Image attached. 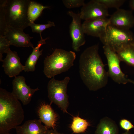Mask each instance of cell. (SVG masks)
I'll return each mask as SVG.
<instances>
[{"instance_id": "obj_1", "label": "cell", "mask_w": 134, "mask_h": 134, "mask_svg": "<svg viewBox=\"0 0 134 134\" xmlns=\"http://www.w3.org/2000/svg\"><path fill=\"white\" fill-rule=\"evenodd\" d=\"M99 45L85 49L79 61V73L81 79L89 89L96 91L105 87L109 77L99 53Z\"/></svg>"}, {"instance_id": "obj_2", "label": "cell", "mask_w": 134, "mask_h": 134, "mask_svg": "<svg viewBox=\"0 0 134 134\" xmlns=\"http://www.w3.org/2000/svg\"><path fill=\"white\" fill-rule=\"evenodd\" d=\"M24 118L20 102L12 92L0 88V134L9 132L22 123Z\"/></svg>"}, {"instance_id": "obj_3", "label": "cell", "mask_w": 134, "mask_h": 134, "mask_svg": "<svg viewBox=\"0 0 134 134\" xmlns=\"http://www.w3.org/2000/svg\"><path fill=\"white\" fill-rule=\"evenodd\" d=\"M75 53L56 48L51 54L46 57L44 61L43 72L48 78L54 77L56 75L66 72L74 65Z\"/></svg>"}, {"instance_id": "obj_4", "label": "cell", "mask_w": 134, "mask_h": 134, "mask_svg": "<svg viewBox=\"0 0 134 134\" xmlns=\"http://www.w3.org/2000/svg\"><path fill=\"white\" fill-rule=\"evenodd\" d=\"M30 0H7L5 5L7 26L24 30L29 26L28 9Z\"/></svg>"}, {"instance_id": "obj_5", "label": "cell", "mask_w": 134, "mask_h": 134, "mask_svg": "<svg viewBox=\"0 0 134 134\" xmlns=\"http://www.w3.org/2000/svg\"><path fill=\"white\" fill-rule=\"evenodd\" d=\"M99 38L104 45L108 46L116 52L125 46L134 43V35L130 29L110 24Z\"/></svg>"}, {"instance_id": "obj_6", "label": "cell", "mask_w": 134, "mask_h": 134, "mask_svg": "<svg viewBox=\"0 0 134 134\" xmlns=\"http://www.w3.org/2000/svg\"><path fill=\"white\" fill-rule=\"evenodd\" d=\"M70 80L66 76L62 80L52 78L47 85L48 97L51 103L57 105L64 113H68V96L67 93V86Z\"/></svg>"}, {"instance_id": "obj_7", "label": "cell", "mask_w": 134, "mask_h": 134, "mask_svg": "<svg viewBox=\"0 0 134 134\" xmlns=\"http://www.w3.org/2000/svg\"><path fill=\"white\" fill-rule=\"evenodd\" d=\"M103 48L107 62L108 76L118 84H134V81L128 78L121 70L120 66L121 61L116 53L107 45H104Z\"/></svg>"}, {"instance_id": "obj_8", "label": "cell", "mask_w": 134, "mask_h": 134, "mask_svg": "<svg viewBox=\"0 0 134 134\" xmlns=\"http://www.w3.org/2000/svg\"><path fill=\"white\" fill-rule=\"evenodd\" d=\"M68 14L72 19L69 27V32L72 43V47L76 52L80 51V47L85 43V33L83 31L81 19L79 13L76 14L71 11Z\"/></svg>"}, {"instance_id": "obj_9", "label": "cell", "mask_w": 134, "mask_h": 134, "mask_svg": "<svg viewBox=\"0 0 134 134\" xmlns=\"http://www.w3.org/2000/svg\"><path fill=\"white\" fill-rule=\"evenodd\" d=\"M12 93L17 99L21 101L24 105L28 104L31 101L35 93L39 90L37 88H31L26 83L25 77L19 76L15 77L12 82Z\"/></svg>"}, {"instance_id": "obj_10", "label": "cell", "mask_w": 134, "mask_h": 134, "mask_svg": "<svg viewBox=\"0 0 134 134\" xmlns=\"http://www.w3.org/2000/svg\"><path fill=\"white\" fill-rule=\"evenodd\" d=\"M85 21L94 19L106 18L109 15L107 8L97 0H92L82 7L79 13Z\"/></svg>"}, {"instance_id": "obj_11", "label": "cell", "mask_w": 134, "mask_h": 134, "mask_svg": "<svg viewBox=\"0 0 134 134\" xmlns=\"http://www.w3.org/2000/svg\"><path fill=\"white\" fill-rule=\"evenodd\" d=\"M4 36L9 41L10 45L17 47H31L34 48L31 40L33 37L25 34L21 29L7 26Z\"/></svg>"}, {"instance_id": "obj_12", "label": "cell", "mask_w": 134, "mask_h": 134, "mask_svg": "<svg viewBox=\"0 0 134 134\" xmlns=\"http://www.w3.org/2000/svg\"><path fill=\"white\" fill-rule=\"evenodd\" d=\"M110 24L109 18H101L85 20L82 24L85 34L100 38L105 32Z\"/></svg>"}, {"instance_id": "obj_13", "label": "cell", "mask_w": 134, "mask_h": 134, "mask_svg": "<svg viewBox=\"0 0 134 134\" xmlns=\"http://www.w3.org/2000/svg\"><path fill=\"white\" fill-rule=\"evenodd\" d=\"M6 54V57L2 62L4 72L9 77H15L24 71L25 66L21 63L16 52L10 49Z\"/></svg>"}, {"instance_id": "obj_14", "label": "cell", "mask_w": 134, "mask_h": 134, "mask_svg": "<svg viewBox=\"0 0 134 134\" xmlns=\"http://www.w3.org/2000/svg\"><path fill=\"white\" fill-rule=\"evenodd\" d=\"M109 19L110 25L117 27L130 29L134 26V16L132 10L117 9Z\"/></svg>"}, {"instance_id": "obj_15", "label": "cell", "mask_w": 134, "mask_h": 134, "mask_svg": "<svg viewBox=\"0 0 134 134\" xmlns=\"http://www.w3.org/2000/svg\"><path fill=\"white\" fill-rule=\"evenodd\" d=\"M39 119L26 121L23 125L15 128L17 134H46L48 127L43 125Z\"/></svg>"}, {"instance_id": "obj_16", "label": "cell", "mask_w": 134, "mask_h": 134, "mask_svg": "<svg viewBox=\"0 0 134 134\" xmlns=\"http://www.w3.org/2000/svg\"><path fill=\"white\" fill-rule=\"evenodd\" d=\"M39 119L45 125L54 129L57 116L50 105L43 104L41 105L38 111Z\"/></svg>"}, {"instance_id": "obj_17", "label": "cell", "mask_w": 134, "mask_h": 134, "mask_svg": "<svg viewBox=\"0 0 134 134\" xmlns=\"http://www.w3.org/2000/svg\"><path fill=\"white\" fill-rule=\"evenodd\" d=\"M40 35V40L38 41L37 46L33 48L32 53L27 59L25 65V72H33L35 69V65L37 62L42 54L43 50H40V47L44 44L46 43V40L49 39L48 37L43 39Z\"/></svg>"}, {"instance_id": "obj_18", "label": "cell", "mask_w": 134, "mask_h": 134, "mask_svg": "<svg viewBox=\"0 0 134 134\" xmlns=\"http://www.w3.org/2000/svg\"><path fill=\"white\" fill-rule=\"evenodd\" d=\"M95 134H119V128L115 121L105 117L100 120Z\"/></svg>"}, {"instance_id": "obj_19", "label": "cell", "mask_w": 134, "mask_h": 134, "mask_svg": "<svg viewBox=\"0 0 134 134\" xmlns=\"http://www.w3.org/2000/svg\"><path fill=\"white\" fill-rule=\"evenodd\" d=\"M49 8L34 1L31 0L28 9V16L30 23L34 22L41 15L44 9Z\"/></svg>"}, {"instance_id": "obj_20", "label": "cell", "mask_w": 134, "mask_h": 134, "mask_svg": "<svg viewBox=\"0 0 134 134\" xmlns=\"http://www.w3.org/2000/svg\"><path fill=\"white\" fill-rule=\"evenodd\" d=\"M116 52L121 61L134 67V48L131 45L124 46Z\"/></svg>"}, {"instance_id": "obj_21", "label": "cell", "mask_w": 134, "mask_h": 134, "mask_svg": "<svg viewBox=\"0 0 134 134\" xmlns=\"http://www.w3.org/2000/svg\"><path fill=\"white\" fill-rule=\"evenodd\" d=\"M90 125L86 120L77 116L73 117L70 127L74 133H78L84 132Z\"/></svg>"}, {"instance_id": "obj_22", "label": "cell", "mask_w": 134, "mask_h": 134, "mask_svg": "<svg viewBox=\"0 0 134 134\" xmlns=\"http://www.w3.org/2000/svg\"><path fill=\"white\" fill-rule=\"evenodd\" d=\"M6 0H0V36H4L5 30L7 27L5 10Z\"/></svg>"}, {"instance_id": "obj_23", "label": "cell", "mask_w": 134, "mask_h": 134, "mask_svg": "<svg viewBox=\"0 0 134 134\" xmlns=\"http://www.w3.org/2000/svg\"><path fill=\"white\" fill-rule=\"evenodd\" d=\"M29 26L31 28L32 32L41 34L42 32L46 29L50 27L55 26V24L53 22L48 21L47 24H38L34 23H30Z\"/></svg>"}, {"instance_id": "obj_24", "label": "cell", "mask_w": 134, "mask_h": 134, "mask_svg": "<svg viewBox=\"0 0 134 134\" xmlns=\"http://www.w3.org/2000/svg\"><path fill=\"white\" fill-rule=\"evenodd\" d=\"M104 5L107 8H115L117 9L122 5L126 1L125 0H97Z\"/></svg>"}, {"instance_id": "obj_25", "label": "cell", "mask_w": 134, "mask_h": 134, "mask_svg": "<svg viewBox=\"0 0 134 134\" xmlns=\"http://www.w3.org/2000/svg\"><path fill=\"white\" fill-rule=\"evenodd\" d=\"M9 41L4 36H0V61H2V54L6 53L10 49Z\"/></svg>"}, {"instance_id": "obj_26", "label": "cell", "mask_w": 134, "mask_h": 134, "mask_svg": "<svg viewBox=\"0 0 134 134\" xmlns=\"http://www.w3.org/2000/svg\"><path fill=\"white\" fill-rule=\"evenodd\" d=\"M62 2L65 7L69 9L82 7L85 4L84 0H63Z\"/></svg>"}, {"instance_id": "obj_27", "label": "cell", "mask_w": 134, "mask_h": 134, "mask_svg": "<svg viewBox=\"0 0 134 134\" xmlns=\"http://www.w3.org/2000/svg\"><path fill=\"white\" fill-rule=\"evenodd\" d=\"M119 125L122 129L126 131H130L132 129L134 128V126L131 122L125 119L120 120L119 122Z\"/></svg>"}, {"instance_id": "obj_28", "label": "cell", "mask_w": 134, "mask_h": 134, "mask_svg": "<svg viewBox=\"0 0 134 134\" xmlns=\"http://www.w3.org/2000/svg\"><path fill=\"white\" fill-rule=\"evenodd\" d=\"M129 6L132 10H134V0H131L129 1Z\"/></svg>"}, {"instance_id": "obj_29", "label": "cell", "mask_w": 134, "mask_h": 134, "mask_svg": "<svg viewBox=\"0 0 134 134\" xmlns=\"http://www.w3.org/2000/svg\"><path fill=\"white\" fill-rule=\"evenodd\" d=\"M46 134H60L57 132L53 131H49Z\"/></svg>"}, {"instance_id": "obj_30", "label": "cell", "mask_w": 134, "mask_h": 134, "mask_svg": "<svg viewBox=\"0 0 134 134\" xmlns=\"http://www.w3.org/2000/svg\"><path fill=\"white\" fill-rule=\"evenodd\" d=\"M121 134H131V133L130 131H126V132L122 133Z\"/></svg>"}, {"instance_id": "obj_31", "label": "cell", "mask_w": 134, "mask_h": 134, "mask_svg": "<svg viewBox=\"0 0 134 134\" xmlns=\"http://www.w3.org/2000/svg\"><path fill=\"white\" fill-rule=\"evenodd\" d=\"M131 45L134 48V43L132 44H131Z\"/></svg>"}, {"instance_id": "obj_32", "label": "cell", "mask_w": 134, "mask_h": 134, "mask_svg": "<svg viewBox=\"0 0 134 134\" xmlns=\"http://www.w3.org/2000/svg\"><path fill=\"white\" fill-rule=\"evenodd\" d=\"M10 134V133H9V132H8V133H4V134Z\"/></svg>"}]
</instances>
